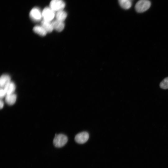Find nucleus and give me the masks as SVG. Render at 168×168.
Wrapping results in <instances>:
<instances>
[{
    "instance_id": "obj_1",
    "label": "nucleus",
    "mask_w": 168,
    "mask_h": 168,
    "mask_svg": "<svg viewBox=\"0 0 168 168\" xmlns=\"http://www.w3.org/2000/svg\"><path fill=\"white\" fill-rule=\"evenodd\" d=\"M67 136L63 134H56L53 139V143L56 147H61L65 145L68 141Z\"/></svg>"
},
{
    "instance_id": "obj_2",
    "label": "nucleus",
    "mask_w": 168,
    "mask_h": 168,
    "mask_svg": "<svg viewBox=\"0 0 168 168\" xmlns=\"http://www.w3.org/2000/svg\"><path fill=\"white\" fill-rule=\"evenodd\" d=\"M151 5V2L148 0H140L136 3L135 9L138 12H143L147 10Z\"/></svg>"
},
{
    "instance_id": "obj_3",
    "label": "nucleus",
    "mask_w": 168,
    "mask_h": 168,
    "mask_svg": "<svg viewBox=\"0 0 168 168\" xmlns=\"http://www.w3.org/2000/svg\"><path fill=\"white\" fill-rule=\"evenodd\" d=\"M42 12L43 20L51 21L55 17V12L49 7H45Z\"/></svg>"
},
{
    "instance_id": "obj_4",
    "label": "nucleus",
    "mask_w": 168,
    "mask_h": 168,
    "mask_svg": "<svg viewBox=\"0 0 168 168\" xmlns=\"http://www.w3.org/2000/svg\"><path fill=\"white\" fill-rule=\"evenodd\" d=\"M65 3L63 0H51L49 7L55 12L63 10Z\"/></svg>"
},
{
    "instance_id": "obj_5",
    "label": "nucleus",
    "mask_w": 168,
    "mask_h": 168,
    "mask_svg": "<svg viewBox=\"0 0 168 168\" xmlns=\"http://www.w3.org/2000/svg\"><path fill=\"white\" fill-rule=\"evenodd\" d=\"M29 15L30 18L34 21H39L42 18V12L37 7L33 8L30 11Z\"/></svg>"
},
{
    "instance_id": "obj_6",
    "label": "nucleus",
    "mask_w": 168,
    "mask_h": 168,
    "mask_svg": "<svg viewBox=\"0 0 168 168\" xmlns=\"http://www.w3.org/2000/svg\"><path fill=\"white\" fill-rule=\"evenodd\" d=\"M89 138L88 133L86 132H83L77 134L75 137V140L77 142L83 144L86 142Z\"/></svg>"
},
{
    "instance_id": "obj_7",
    "label": "nucleus",
    "mask_w": 168,
    "mask_h": 168,
    "mask_svg": "<svg viewBox=\"0 0 168 168\" xmlns=\"http://www.w3.org/2000/svg\"><path fill=\"white\" fill-rule=\"evenodd\" d=\"M10 76L7 74L2 75L0 79V86L1 88H4L11 82Z\"/></svg>"
},
{
    "instance_id": "obj_8",
    "label": "nucleus",
    "mask_w": 168,
    "mask_h": 168,
    "mask_svg": "<svg viewBox=\"0 0 168 168\" xmlns=\"http://www.w3.org/2000/svg\"><path fill=\"white\" fill-rule=\"evenodd\" d=\"M54 29L58 31H62L64 28L65 25L63 21L55 20L52 22Z\"/></svg>"
},
{
    "instance_id": "obj_9",
    "label": "nucleus",
    "mask_w": 168,
    "mask_h": 168,
    "mask_svg": "<svg viewBox=\"0 0 168 168\" xmlns=\"http://www.w3.org/2000/svg\"><path fill=\"white\" fill-rule=\"evenodd\" d=\"M41 25L47 32H50L54 29L52 22L51 21L43 20L41 22Z\"/></svg>"
},
{
    "instance_id": "obj_10",
    "label": "nucleus",
    "mask_w": 168,
    "mask_h": 168,
    "mask_svg": "<svg viewBox=\"0 0 168 168\" xmlns=\"http://www.w3.org/2000/svg\"><path fill=\"white\" fill-rule=\"evenodd\" d=\"M16 99V95L13 93L7 95L5 97V101L9 105H12L15 103Z\"/></svg>"
},
{
    "instance_id": "obj_11",
    "label": "nucleus",
    "mask_w": 168,
    "mask_h": 168,
    "mask_svg": "<svg viewBox=\"0 0 168 168\" xmlns=\"http://www.w3.org/2000/svg\"><path fill=\"white\" fill-rule=\"evenodd\" d=\"M67 16V12L63 10L56 12L55 17L56 20L64 22Z\"/></svg>"
},
{
    "instance_id": "obj_12",
    "label": "nucleus",
    "mask_w": 168,
    "mask_h": 168,
    "mask_svg": "<svg viewBox=\"0 0 168 168\" xmlns=\"http://www.w3.org/2000/svg\"><path fill=\"white\" fill-rule=\"evenodd\" d=\"M33 30L35 33L41 36H45L47 33L41 25L35 26L33 28Z\"/></svg>"
},
{
    "instance_id": "obj_13",
    "label": "nucleus",
    "mask_w": 168,
    "mask_h": 168,
    "mask_svg": "<svg viewBox=\"0 0 168 168\" xmlns=\"http://www.w3.org/2000/svg\"><path fill=\"white\" fill-rule=\"evenodd\" d=\"M118 2L121 7L125 9H129L132 5L131 0H118Z\"/></svg>"
},
{
    "instance_id": "obj_14",
    "label": "nucleus",
    "mask_w": 168,
    "mask_h": 168,
    "mask_svg": "<svg viewBox=\"0 0 168 168\" xmlns=\"http://www.w3.org/2000/svg\"><path fill=\"white\" fill-rule=\"evenodd\" d=\"M7 95L13 93L16 89V86L14 83L11 82L4 88Z\"/></svg>"
},
{
    "instance_id": "obj_15",
    "label": "nucleus",
    "mask_w": 168,
    "mask_h": 168,
    "mask_svg": "<svg viewBox=\"0 0 168 168\" xmlns=\"http://www.w3.org/2000/svg\"><path fill=\"white\" fill-rule=\"evenodd\" d=\"M160 86L164 89H168V77L164 78L160 83Z\"/></svg>"
},
{
    "instance_id": "obj_16",
    "label": "nucleus",
    "mask_w": 168,
    "mask_h": 168,
    "mask_svg": "<svg viewBox=\"0 0 168 168\" xmlns=\"http://www.w3.org/2000/svg\"><path fill=\"white\" fill-rule=\"evenodd\" d=\"M6 95V92L4 89L1 88L0 90V97L1 99L4 97Z\"/></svg>"
},
{
    "instance_id": "obj_17",
    "label": "nucleus",
    "mask_w": 168,
    "mask_h": 168,
    "mask_svg": "<svg viewBox=\"0 0 168 168\" xmlns=\"http://www.w3.org/2000/svg\"><path fill=\"white\" fill-rule=\"evenodd\" d=\"M4 106V103L3 101L1 100V99L0 100V109H2L3 108Z\"/></svg>"
}]
</instances>
